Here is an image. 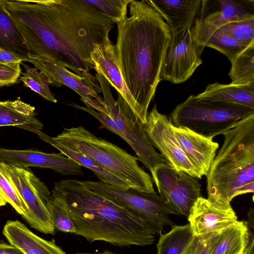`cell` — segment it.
<instances>
[{"instance_id": "cell-22", "label": "cell", "mask_w": 254, "mask_h": 254, "mask_svg": "<svg viewBox=\"0 0 254 254\" xmlns=\"http://www.w3.org/2000/svg\"><path fill=\"white\" fill-rule=\"evenodd\" d=\"M202 100L235 104L254 109V85H237L215 82L196 95Z\"/></svg>"}, {"instance_id": "cell-30", "label": "cell", "mask_w": 254, "mask_h": 254, "mask_svg": "<svg viewBox=\"0 0 254 254\" xmlns=\"http://www.w3.org/2000/svg\"><path fill=\"white\" fill-rule=\"evenodd\" d=\"M248 46L218 29L212 34L205 45L222 53L231 62Z\"/></svg>"}, {"instance_id": "cell-21", "label": "cell", "mask_w": 254, "mask_h": 254, "mask_svg": "<svg viewBox=\"0 0 254 254\" xmlns=\"http://www.w3.org/2000/svg\"><path fill=\"white\" fill-rule=\"evenodd\" d=\"M36 115L35 108L20 98L0 101V127L14 126L35 133L43 127Z\"/></svg>"}, {"instance_id": "cell-25", "label": "cell", "mask_w": 254, "mask_h": 254, "mask_svg": "<svg viewBox=\"0 0 254 254\" xmlns=\"http://www.w3.org/2000/svg\"><path fill=\"white\" fill-rule=\"evenodd\" d=\"M249 234L246 223L237 221L220 233L210 254H240L248 246Z\"/></svg>"}, {"instance_id": "cell-11", "label": "cell", "mask_w": 254, "mask_h": 254, "mask_svg": "<svg viewBox=\"0 0 254 254\" xmlns=\"http://www.w3.org/2000/svg\"><path fill=\"white\" fill-rule=\"evenodd\" d=\"M159 195L178 215H189L195 200L201 196L197 179L178 171L165 162L150 171Z\"/></svg>"}, {"instance_id": "cell-1", "label": "cell", "mask_w": 254, "mask_h": 254, "mask_svg": "<svg viewBox=\"0 0 254 254\" xmlns=\"http://www.w3.org/2000/svg\"><path fill=\"white\" fill-rule=\"evenodd\" d=\"M29 53L82 76L94 69L91 53L109 38L113 21L85 0H2Z\"/></svg>"}, {"instance_id": "cell-7", "label": "cell", "mask_w": 254, "mask_h": 254, "mask_svg": "<svg viewBox=\"0 0 254 254\" xmlns=\"http://www.w3.org/2000/svg\"><path fill=\"white\" fill-rule=\"evenodd\" d=\"M254 114V109L240 105L204 100L191 95L170 114L172 124L213 138Z\"/></svg>"}, {"instance_id": "cell-4", "label": "cell", "mask_w": 254, "mask_h": 254, "mask_svg": "<svg viewBox=\"0 0 254 254\" xmlns=\"http://www.w3.org/2000/svg\"><path fill=\"white\" fill-rule=\"evenodd\" d=\"M224 141L206 175L208 199L231 204L254 192V114L223 134Z\"/></svg>"}, {"instance_id": "cell-19", "label": "cell", "mask_w": 254, "mask_h": 254, "mask_svg": "<svg viewBox=\"0 0 254 254\" xmlns=\"http://www.w3.org/2000/svg\"><path fill=\"white\" fill-rule=\"evenodd\" d=\"M2 233L10 245L24 254H65L54 240H45L31 232L18 220H8Z\"/></svg>"}, {"instance_id": "cell-2", "label": "cell", "mask_w": 254, "mask_h": 254, "mask_svg": "<svg viewBox=\"0 0 254 254\" xmlns=\"http://www.w3.org/2000/svg\"><path fill=\"white\" fill-rule=\"evenodd\" d=\"M128 17L117 23L115 45L120 71L145 126L149 105L160 81V73L171 32L147 0H132Z\"/></svg>"}, {"instance_id": "cell-34", "label": "cell", "mask_w": 254, "mask_h": 254, "mask_svg": "<svg viewBox=\"0 0 254 254\" xmlns=\"http://www.w3.org/2000/svg\"><path fill=\"white\" fill-rule=\"evenodd\" d=\"M220 232L194 236L183 254H210Z\"/></svg>"}, {"instance_id": "cell-36", "label": "cell", "mask_w": 254, "mask_h": 254, "mask_svg": "<svg viewBox=\"0 0 254 254\" xmlns=\"http://www.w3.org/2000/svg\"><path fill=\"white\" fill-rule=\"evenodd\" d=\"M22 61L21 58L0 48V64H12Z\"/></svg>"}, {"instance_id": "cell-16", "label": "cell", "mask_w": 254, "mask_h": 254, "mask_svg": "<svg viewBox=\"0 0 254 254\" xmlns=\"http://www.w3.org/2000/svg\"><path fill=\"white\" fill-rule=\"evenodd\" d=\"M194 236L221 232L235 224L237 217L231 204L198 197L188 217Z\"/></svg>"}, {"instance_id": "cell-10", "label": "cell", "mask_w": 254, "mask_h": 254, "mask_svg": "<svg viewBox=\"0 0 254 254\" xmlns=\"http://www.w3.org/2000/svg\"><path fill=\"white\" fill-rule=\"evenodd\" d=\"M254 0H201L191 27L195 42L204 48L212 34L234 21L254 19Z\"/></svg>"}, {"instance_id": "cell-17", "label": "cell", "mask_w": 254, "mask_h": 254, "mask_svg": "<svg viewBox=\"0 0 254 254\" xmlns=\"http://www.w3.org/2000/svg\"><path fill=\"white\" fill-rule=\"evenodd\" d=\"M171 127L181 148L201 179L206 176L216 155L219 144L187 128Z\"/></svg>"}, {"instance_id": "cell-5", "label": "cell", "mask_w": 254, "mask_h": 254, "mask_svg": "<svg viewBox=\"0 0 254 254\" xmlns=\"http://www.w3.org/2000/svg\"><path fill=\"white\" fill-rule=\"evenodd\" d=\"M53 138L69 149L85 155L103 168L125 181L131 189L154 192L152 177L138 164L137 157L83 126L64 128Z\"/></svg>"}, {"instance_id": "cell-27", "label": "cell", "mask_w": 254, "mask_h": 254, "mask_svg": "<svg viewBox=\"0 0 254 254\" xmlns=\"http://www.w3.org/2000/svg\"><path fill=\"white\" fill-rule=\"evenodd\" d=\"M230 83L237 85H254V43L249 45L232 62Z\"/></svg>"}, {"instance_id": "cell-23", "label": "cell", "mask_w": 254, "mask_h": 254, "mask_svg": "<svg viewBox=\"0 0 254 254\" xmlns=\"http://www.w3.org/2000/svg\"><path fill=\"white\" fill-rule=\"evenodd\" d=\"M39 138L52 145L66 157L74 160L81 167L90 169L99 179L100 181L108 184L116 188L128 190L130 186L125 181L103 168L94 161L85 155L74 152L55 141L53 137L50 136L41 130L35 132Z\"/></svg>"}, {"instance_id": "cell-33", "label": "cell", "mask_w": 254, "mask_h": 254, "mask_svg": "<svg viewBox=\"0 0 254 254\" xmlns=\"http://www.w3.org/2000/svg\"><path fill=\"white\" fill-rule=\"evenodd\" d=\"M218 30L248 46L254 43V19L231 22Z\"/></svg>"}, {"instance_id": "cell-28", "label": "cell", "mask_w": 254, "mask_h": 254, "mask_svg": "<svg viewBox=\"0 0 254 254\" xmlns=\"http://www.w3.org/2000/svg\"><path fill=\"white\" fill-rule=\"evenodd\" d=\"M48 208L55 230L75 233V228L64 199L53 190L48 203Z\"/></svg>"}, {"instance_id": "cell-41", "label": "cell", "mask_w": 254, "mask_h": 254, "mask_svg": "<svg viewBox=\"0 0 254 254\" xmlns=\"http://www.w3.org/2000/svg\"></svg>"}, {"instance_id": "cell-9", "label": "cell", "mask_w": 254, "mask_h": 254, "mask_svg": "<svg viewBox=\"0 0 254 254\" xmlns=\"http://www.w3.org/2000/svg\"><path fill=\"white\" fill-rule=\"evenodd\" d=\"M0 170L6 177L28 206L30 226L42 233L54 234L48 203L51 193L47 186L27 168H19L0 162Z\"/></svg>"}, {"instance_id": "cell-32", "label": "cell", "mask_w": 254, "mask_h": 254, "mask_svg": "<svg viewBox=\"0 0 254 254\" xmlns=\"http://www.w3.org/2000/svg\"><path fill=\"white\" fill-rule=\"evenodd\" d=\"M0 195L28 222L30 220L29 209L8 179L0 170Z\"/></svg>"}, {"instance_id": "cell-12", "label": "cell", "mask_w": 254, "mask_h": 254, "mask_svg": "<svg viewBox=\"0 0 254 254\" xmlns=\"http://www.w3.org/2000/svg\"><path fill=\"white\" fill-rule=\"evenodd\" d=\"M204 48L194 41L191 27L171 33L162 63L160 80L179 84L186 81L202 63Z\"/></svg>"}, {"instance_id": "cell-3", "label": "cell", "mask_w": 254, "mask_h": 254, "mask_svg": "<svg viewBox=\"0 0 254 254\" xmlns=\"http://www.w3.org/2000/svg\"><path fill=\"white\" fill-rule=\"evenodd\" d=\"M64 200L74 234L89 242L103 241L119 247L152 244L154 236L127 208L86 189L80 180L55 183L53 190Z\"/></svg>"}, {"instance_id": "cell-37", "label": "cell", "mask_w": 254, "mask_h": 254, "mask_svg": "<svg viewBox=\"0 0 254 254\" xmlns=\"http://www.w3.org/2000/svg\"><path fill=\"white\" fill-rule=\"evenodd\" d=\"M0 254H24L17 248L5 243H0Z\"/></svg>"}, {"instance_id": "cell-14", "label": "cell", "mask_w": 254, "mask_h": 254, "mask_svg": "<svg viewBox=\"0 0 254 254\" xmlns=\"http://www.w3.org/2000/svg\"><path fill=\"white\" fill-rule=\"evenodd\" d=\"M30 63L47 77L50 85L59 87L65 85L80 97V99L87 104L92 99L104 102L99 93L101 87L96 76L90 71L84 72L82 76L70 71L59 63L42 56L29 53Z\"/></svg>"}, {"instance_id": "cell-29", "label": "cell", "mask_w": 254, "mask_h": 254, "mask_svg": "<svg viewBox=\"0 0 254 254\" xmlns=\"http://www.w3.org/2000/svg\"><path fill=\"white\" fill-rule=\"evenodd\" d=\"M20 64L25 70L23 75L19 79L23 83L24 86L29 88L47 100L57 103V100L50 89V84L46 75L35 67H31L22 62Z\"/></svg>"}, {"instance_id": "cell-40", "label": "cell", "mask_w": 254, "mask_h": 254, "mask_svg": "<svg viewBox=\"0 0 254 254\" xmlns=\"http://www.w3.org/2000/svg\"><path fill=\"white\" fill-rule=\"evenodd\" d=\"M240 254H246V248L243 251H242Z\"/></svg>"}, {"instance_id": "cell-38", "label": "cell", "mask_w": 254, "mask_h": 254, "mask_svg": "<svg viewBox=\"0 0 254 254\" xmlns=\"http://www.w3.org/2000/svg\"><path fill=\"white\" fill-rule=\"evenodd\" d=\"M76 254H115L114 253H113L111 252H109L107 251H104L103 253H97V254H90V253H78Z\"/></svg>"}, {"instance_id": "cell-15", "label": "cell", "mask_w": 254, "mask_h": 254, "mask_svg": "<svg viewBox=\"0 0 254 254\" xmlns=\"http://www.w3.org/2000/svg\"><path fill=\"white\" fill-rule=\"evenodd\" d=\"M0 162L19 168H49L65 175H83L82 167L61 152L48 153L37 149L16 150L0 146Z\"/></svg>"}, {"instance_id": "cell-6", "label": "cell", "mask_w": 254, "mask_h": 254, "mask_svg": "<svg viewBox=\"0 0 254 254\" xmlns=\"http://www.w3.org/2000/svg\"><path fill=\"white\" fill-rule=\"evenodd\" d=\"M96 77L101 88L104 104L95 110L75 104L70 105L89 113L105 127L121 137L135 151L138 160L150 171L157 164L165 162L149 142L144 126L137 121L122 96L118 92V99L116 101L108 81L99 73H96Z\"/></svg>"}, {"instance_id": "cell-20", "label": "cell", "mask_w": 254, "mask_h": 254, "mask_svg": "<svg viewBox=\"0 0 254 254\" xmlns=\"http://www.w3.org/2000/svg\"><path fill=\"white\" fill-rule=\"evenodd\" d=\"M162 16L171 33L190 28L200 7L201 0H147Z\"/></svg>"}, {"instance_id": "cell-39", "label": "cell", "mask_w": 254, "mask_h": 254, "mask_svg": "<svg viewBox=\"0 0 254 254\" xmlns=\"http://www.w3.org/2000/svg\"><path fill=\"white\" fill-rule=\"evenodd\" d=\"M6 203L5 200L0 195V207L5 205Z\"/></svg>"}, {"instance_id": "cell-31", "label": "cell", "mask_w": 254, "mask_h": 254, "mask_svg": "<svg viewBox=\"0 0 254 254\" xmlns=\"http://www.w3.org/2000/svg\"><path fill=\"white\" fill-rule=\"evenodd\" d=\"M85 1L114 23L124 21L127 17V7L132 0H93Z\"/></svg>"}, {"instance_id": "cell-13", "label": "cell", "mask_w": 254, "mask_h": 254, "mask_svg": "<svg viewBox=\"0 0 254 254\" xmlns=\"http://www.w3.org/2000/svg\"><path fill=\"white\" fill-rule=\"evenodd\" d=\"M171 122L165 115L158 112L156 106L147 113L144 126L146 136L161 153L165 163L178 171L196 179H200L195 168L181 148L171 127Z\"/></svg>"}, {"instance_id": "cell-26", "label": "cell", "mask_w": 254, "mask_h": 254, "mask_svg": "<svg viewBox=\"0 0 254 254\" xmlns=\"http://www.w3.org/2000/svg\"><path fill=\"white\" fill-rule=\"evenodd\" d=\"M194 237L189 224L175 225L168 233L160 234L157 254H183Z\"/></svg>"}, {"instance_id": "cell-18", "label": "cell", "mask_w": 254, "mask_h": 254, "mask_svg": "<svg viewBox=\"0 0 254 254\" xmlns=\"http://www.w3.org/2000/svg\"><path fill=\"white\" fill-rule=\"evenodd\" d=\"M91 59L97 73L103 76L122 96L138 122L135 103L126 85L120 71L115 45L110 39L95 46L91 53Z\"/></svg>"}, {"instance_id": "cell-24", "label": "cell", "mask_w": 254, "mask_h": 254, "mask_svg": "<svg viewBox=\"0 0 254 254\" xmlns=\"http://www.w3.org/2000/svg\"><path fill=\"white\" fill-rule=\"evenodd\" d=\"M0 48L30 62L29 52L15 22L4 8L0 0Z\"/></svg>"}, {"instance_id": "cell-8", "label": "cell", "mask_w": 254, "mask_h": 254, "mask_svg": "<svg viewBox=\"0 0 254 254\" xmlns=\"http://www.w3.org/2000/svg\"><path fill=\"white\" fill-rule=\"evenodd\" d=\"M81 183L89 190L130 210L142 220L153 235L161 234L165 226L175 225L168 215L178 214L155 191L142 192L131 188L123 190L100 181H81Z\"/></svg>"}, {"instance_id": "cell-35", "label": "cell", "mask_w": 254, "mask_h": 254, "mask_svg": "<svg viewBox=\"0 0 254 254\" xmlns=\"http://www.w3.org/2000/svg\"><path fill=\"white\" fill-rule=\"evenodd\" d=\"M20 63L9 65L0 64V86H10L16 83L20 77Z\"/></svg>"}]
</instances>
